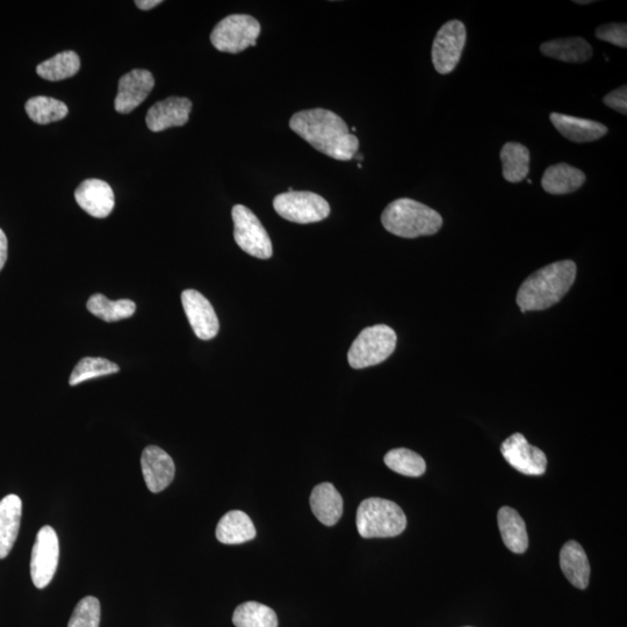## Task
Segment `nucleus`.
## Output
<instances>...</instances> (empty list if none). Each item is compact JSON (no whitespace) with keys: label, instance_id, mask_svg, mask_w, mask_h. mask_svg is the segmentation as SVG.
<instances>
[{"label":"nucleus","instance_id":"nucleus-1","mask_svg":"<svg viewBox=\"0 0 627 627\" xmlns=\"http://www.w3.org/2000/svg\"><path fill=\"white\" fill-rule=\"evenodd\" d=\"M290 127L317 151L337 161L353 160L359 149V140L345 121L323 108L295 113Z\"/></svg>","mask_w":627,"mask_h":627},{"label":"nucleus","instance_id":"nucleus-2","mask_svg":"<svg viewBox=\"0 0 627 627\" xmlns=\"http://www.w3.org/2000/svg\"><path fill=\"white\" fill-rule=\"evenodd\" d=\"M576 264L561 261L544 266L526 278L517 293V305L523 313L545 311L565 297L576 278Z\"/></svg>","mask_w":627,"mask_h":627},{"label":"nucleus","instance_id":"nucleus-3","mask_svg":"<svg viewBox=\"0 0 627 627\" xmlns=\"http://www.w3.org/2000/svg\"><path fill=\"white\" fill-rule=\"evenodd\" d=\"M381 222L388 233L402 239L435 235L443 226L442 215L435 209L408 198L389 204L381 215Z\"/></svg>","mask_w":627,"mask_h":627},{"label":"nucleus","instance_id":"nucleus-4","mask_svg":"<svg viewBox=\"0 0 627 627\" xmlns=\"http://www.w3.org/2000/svg\"><path fill=\"white\" fill-rule=\"evenodd\" d=\"M357 529L363 538H391L407 528V517L393 501L371 497L357 510Z\"/></svg>","mask_w":627,"mask_h":627},{"label":"nucleus","instance_id":"nucleus-5","mask_svg":"<svg viewBox=\"0 0 627 627\" xmlns=\"http://www.w3.org/2000/svg\"><path fill=\"white\" fill-rule=\"evenodd\" d=\"M395 331L386 324L366 328L352 343L348 360L352 369L362 370L376 366L391 357L396 348Z\"/></svg>","mask_w":627,"mask_h":627},{"label":"nucleus","instance_id":"nucleus-6","mask_svg":"<svg viewBox=\"0 0 627 627\" xmlns=\"http://www.w3.org/2000/svg\"><path fill=\"white\" fill-rule=\"evenodd\" d=\"M261 24L248 14H232L220 21L211 34L212 45L222 53L239 54L255 47Z\"/></svg>","mask_w":627,"mask_h":627},{"label":"nucleus","instance_id":"nucleus-7","mask_svg":"<svg viewBox=\"0 0 627 627\" xmlns=\"http://www.w3.org/2000/svg\"><path fill=\"white\" fill-rule=\"evenodd\" d=\"M273 207L281 218L300 225L320 222L330 214L328 201L313 192L281 193L273 200Z\"/></svg>","mask_w":627,"mask_h":627},{"label":"nucleus","instance_id":"nucleus-8","mask_svg":"<svg viewBox=\"0 0 627 627\" xmlns=\"http://www.w3.org/2000/svg\"><path fill=\"white\" fill-rule=\"evenodd\" d=\"M232 216L237 245L252 257L271 258L273 248L270 236L255 213L248 207L236 205L233 207Z\"/></svg>","mask_w":627,"mask_h":627},{"label":"nucleus","instance_id":"nucleus-9","mask_svg":"<svg viewBox=\"0 0 627 627\" xmlns=\"http://www.w3.org/2000/svg\"><path fill=\"white\" fill-rule=\"evenodd\" d=\"M466 27L459 20H451L438 31L432 45V63L438 74L448 75L457 68L466 45Z\"/></svg>","mask_w":627,"mask_h":627},{"label":"nucleus","instance_id":"nucleus-10","mask_svg":"<svg viewBox=\"0 0 627 627\" xmlns=\"http://www.w3.org/2000/svg\"><path fill=\"white\" fill-rule=\"evenodd\" d=\"M59 559V537L52 526H43L36 535L31 558V576L36 588H46L52 582Z\"/></svg>","mask_w":627,"mask_h":627},{"label":"nucleus","instance_id":"nucleus-11","mask_svg":"<svg viewBox=\"0 0 627 627\" xmlns=\"http://www.w3.org/2000/svg\"><path fill=\"white\" fill-rule=\"evenodd\" d=\"M504 459L511 467L525 475H543L547 468L546 454L532 446L522 434H514L501 445Z\"/></svg>","mask_w":627,"mask_h":627},{"label":"nucleus","instance_id":"nucleus-12","mask_svg":"<svg viewBox=\"0 0 627 627\" xmlns=\"http://www.w3.org/2000/svg\"><path fill=\"white\" fill-rule=\"evenodd\" d=\"M182 304L199 340H213L219 333L220 323L211 302L196 290H186L182 293Z\"/></svg>","mask_w":627,"mask_h":627},{"label":"nucleus","instance_id":"nucleus-13","mask_svg":"<svg viewBox=\"0 0 627 627\" xmlns=\"http://www.w3.org/2000/svg\"><path fill=\"white\" fill-rule=\"evenodd\" d=\"M155 86V78L148 70L136 69L122 76L115 98V111L128 114L148 98Z\"/></svg>","mask_w":627,"mask_h":627},{"label":"nucleus","instance_id":"nucleus-14","mask_svg":"<svg viewBox=\"0 0 627 627\" xmlns=\"http://www.w3.org/2000/svg\"><path fill=\"white\" fill-rule=\"evenodd\" d=\"M141 466L144 481L151 493L163 492L175 478L174 460L158 446L150 445L144 449Z\"/></svg>","mask_w":627,"mask_h":627},{"label":"nucleus","instance_id":"nucleus-15","mask_svg":"<svg viewBox=\"0 0 627 627\" xmlns=\"http://www.w3.org/2000/svg\"><path fill=\"white\" fill-rule=\"evenodd\" d=\"M192 111V102L183 97H170L156 103L147 113V126L151 132H163L172 127L187 124Z\"/></svg>","mask_w":627,"mask_h":627},{"label":"nucleus","instance_id":"nucleus-16","mask_svg":"<svg viewBox=\"0 0 627 627\" xmlns=\"http://www.w3.org/2000/svg\"><path fill=\"white\" fill-rule=\"evenodd\" d=\"M75 199L79 207L96 219L107 218L115 205L112 187L100 179L84 180L77 187Z\"/></svg>","mask_w":627,"mask_h":627},{"label":"nucleus","instance_id":"nucleus-17","mask_svg":"<svg viewBox=\"0 0 627 627\" xmlns=\"http://www.w3.org/2000/svg\"><path fill=\"white\" fill-rule=\"evenodd\" d=\"M551 122L557 131L569 141L576 143L593 142L604 138L607 126L594 120L581 119L561 113H552Z\"/></svg>","mask_w":627,"mask_h":627},{"label":"nucleus","instance_id":"nucleus-18","mask_svg":"<svg viewBox=\"0 0 627 627\" xmlns=\"http://www.w3.org/2000/svg\"><path fill=\"white\" fill-rule=\"evenodd\" d=\"M23 502L14 494L0 501V559L9 556L18 538Z\"/></svg>","mask_w":627,"mask_h":627},{"label":"nucleus","instance_id":"nucleus-19","mask_svg":"<svg viewBox=\"0 0 627 627\" xmlns=\"http://www.w3.org/2000/svg\"><path fill=\"white\" fill-rule=\"evenodd\" d=\"M560 567L566 579L575 588L586 589L589 585L590 565L583 547L571 540L560 551Z\"/></svg>","mask_w":627,"mask_h":627},{"label":"nucleus","instance_id":"nucleus-20","mask_svg":"<svg viewBox=\"0 0 627 627\" xmlns=\"http://www.w3.org/2000/svg\"><path fill=\"white\" fill-rule=\"evenodd\" d=\"M313 514L322 524L334 526L343 515V499L333 484L317 485L311 495Z\"/></svg>","mask_w":627,"mask_h":627},{"label":"nucleus","instance_id":"nucleus-21","mask_svg":"<svg viewBox=\"0 0 627 627\" xmlns=\"http://www.w3.org/2000/svg\"><path fill=\"white\" fill-rule=\"evenodd\" d=\"M256 537V528L251 518L241 510L229 511L216 526V538L226 545L249 542Z\"/></svg>","mask_w":627,"mask_h":627},{"label":"nucleus","instance_id":"nucleus-22","mask_svg":"<svg viewBox=\"0 0 627 627\" xmlns=\"http://www.w3.org/2000/svg\"><path fill=\"white\" fill-rule=\"evenodd\" d=\"M586 180L587 177L581 170L566 163H559L546 169L542 186L545 192L562 196L578 191Z\"/></svg>","mask_w":627,"mask_h":627},{"label":"nucleus","instance_id":"nucleus-23","mask_svg":"<svg viewBox=\"0 0 627 627\" xmlns=\"http://www.w3.org/2000/svg\"><path fill=\"white\" fill-rule=\"evenodd\" d=\"M497 522L503 543L506 544L511 552L522 554L529 547V536L526 531V525L517 511L510 507H503L497 515Z\"/></svg>","mask_w":627,"mask_h":627},{"label":"nucleus","instance_id":"nucleus-24","mask_svg":"<svg viewBox=\"0 0 627 627\" xmlns=\"http://www.w3.org/2000/svg\"><path fill=\"white\" fill-rule=\"evenodd\" d=\"M540 50L545 56L566 63H585L593 56V47L582 38L547 41L540 46Z\"/></svg>","mask_w":627,"mask_h":627},{"label":"nucleus","instance_id":"nucleus-25","mask_svg":"<svg viewBox=\"0 0 627 627\" xmlns=\"http://www.w3.org/2000/svg\"><path fill=\"white\" fill-rule=\"evenodd\" d=\"M503 177L509 183H521L530 172V150L521 143L508 142L501 150Z\"/></svg>","mask_w":627,"mask_h":627},{"label":"nucleus","instance_id":"nucleus-26","mask_svg":"<svg viewBox=\"0 0 627 627\" xmlns=\"http://www.w3.org/2000/svg\"><path fill=\"white\" fill-rule=\"evenodd\" d=\"M86 307L92 315L108 323L129 319L136 312L134 301L128 299L112 301L100 293L93 294Z\"/></svg>","mask_w":627,"mask_h":627},{"label":"nucleus","instance_id":"nucleus-27","mask_svg":"<svg viewBox=\"0 0 627 627\" xmlns=\"http://www.w3.org/2000/svg\"><path fill=\"white\" fill-rule=\"evenodd\" d=\"M81 69V59L75 52H63L55 55L52 59L39 64L36 72L42 79L50 82L64 81L74 77Z\"/></svg>","mask_w":627,"mask_h":627},{"label":"nucleus","instance_id":"nucleus-28","mask_svg":"<svg viewBox=\"0 0 627 627\" xmlns=\"http://www.w3.org/2000/svg\"><path fill=\"white\" fill-rule=\"evenodd\" d=\"M25 110L32 121L39 125H48L67 117L68 106L49 97H34L28 100Z\"/></svg>","mask_w":627,"mask_h":627},{"label":"nucleus","instance_id":"nucleus-29","mask_svg":"<svg viewBox=\"0 0 627 627\" xmlns=\"http://www.w3.org/2000/svg\"><path fill=\"white\" fill-rule=\"evenodd\" d=\"M233 623L236 627H278V617L262 603L247 602L236 608Z\"/></svg>","mask_w":627,"mask_h":627},{"label":"nucleus","instance_id":"nucleus-30","mask_svg":"<svg viewBox=\"0 0 627 627\" xmlns=\"http://www.w3.org/2000/svg\"><path fill=\"white\" fill-rule=\"evenodd\" d=\"M385 464L395 473L405 477H421L427 470L424 459L416 452L408 449H394L385 456Z\"/></svg>","mask_w":627,"mask_h":627},{"label":"nucleus","instance_id":"nucleus-31","mask_svg":"<svg viewBox=\"0 0 627 627\" xmlns=\"http://www.w3.org/2000/svg\"><path fill=\"white\" fill-rule=\"evenodd\" d=\"M119 371V365L111 362V360L86 357L75 366L74 371L71 373L69 384L70 386H77L84 383V381L111 376V374Z\"/></svg>","mask_w":627,"mask_h":627},{"label":"nucleus","instance_id":"nucleus-32","mask_svg":"<svg viewBox=\"0 0 627 627\" xmlns=\"http://www.w3.org/2000/svg\"><path fill=\"white\" fill-rule=\"evenodd\" d=\"M100 603L96 597L88 596L79 601L68 627H99Z\"/></svg>","mask_w":627,"mask_h":627},{"label":"nucleus","instance_id":"nucleus-33","mask_svg":"<svg viewBox=\"0 0 627 627\" xmlns=\"http://www.w3.org/2000/svg\"><path fill=\"white\" fill-rule=\"evenodd\" d=\"M596 38L604 42H609L617 47H627V25L626 24H607L602 25L596 30Z\"/></svg>","mask_w":627,"mask_h":627},{"label":"nucleus","instance_id":"nucleus-34","mask_svg":"<svg viewBox=\"0 0 627 627\" xmlns=\"http://www.w3.org/2000/svg\"><path fill=\"white\" fill-rule=\"evenodd\" d=\"M603 103L619 113L626 115L627 113V88L622 86L615 91H611L609 95L603 98Z\"/></svg>","mask_w":627,"mask_h":627},{"label":"nucleus","instance_id":"nucleus-35","mask_svg":"<svg viewBox=\"0 0 627 627\" xmlns=\"http://www.w3.org/2000/svg\"><path fill=\"white\" fill-rule=\"evenodd\" d=\"M7 247H9V243H7V237L2 229H0V271L3 270L4 265L7 261Z\"/></svg>","mask_w":627,"mask_h":627},{"label":"nucleus","instance_id":"nucleus-36","mask_svg":"<svg viewBox=\"0 0 627 627\" xmlns=\"http://www.w3.org/2000/svg\"><path fill=\"white\" fill-rule=\"evenodd\" d=\"M162 4L161 0H136L135 5L141 10H151Z\"/></svg>","mask_w":627,"mask_h":627},{"label":"nucleus","instance_id":"nucleus-37","mask_svg":"<svg viewBox=\"0 0 627 627\" xmlns=\"http://www.w3.org/2000/svg\"><path fill=\"white\" fill-rule=\"evenodd\" d=\"M575 3L579 5H587V4H592L594 2H580V0H578V2H575Z\"/></svg>","mask_w":627,"mask_h":627},{"label":"nucleus","instance_id":"nucleus-38","mask_svg":"<svg viewBox=\"0 0 627 627\" xmlns=\"http://www.w3.org/2000/svg\"><path fill=\"white\" fill-rule=\"evenodd\" d=\"M358 168H359V169H362V168H363V165H362V164H360V163H358Z\"/></svg>","mask_w":627,"mask_h":627}]
</instances>
